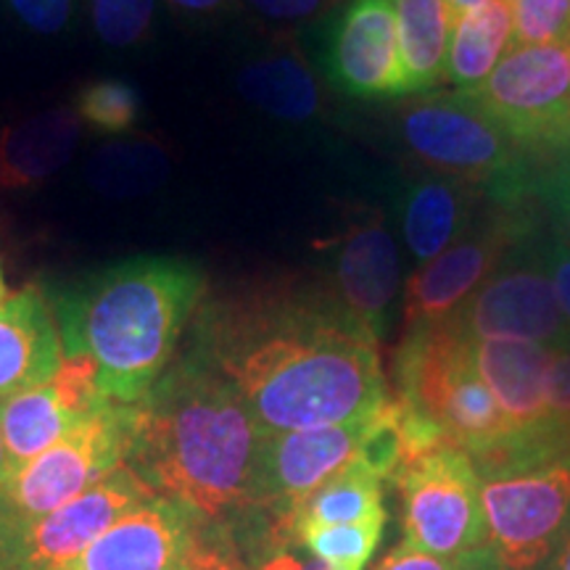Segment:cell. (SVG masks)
<instances>
[{
    "label": "cell",
    "mask_w": 570,
    "mask_h": 570,
    "mask_svg": "<svg viewBox=\"0 0 570 570\" xmlns=\"http://www.w3.org/2000/svg\"><path fill=\"white\" fill-rule=\"evenodd\" d=\"M130 404H106L59 444L13 470L0 483V533L51 515L125 465Z\"/></svg>",
    "instance_id": "52a82bcc"
},
{
    "label": "cell",
    "mask_w": 570,
    "mask_h": 570,
    "mask_svg": "<svg viewBox=\"0 0 570 570\" xmlns=\"http://www.w3.org/2000/svg\"><path fill=\"white\" fill-rule=\"evenodd\" d=\"M63 356L53 304L40 285L0 302V402L48 381Z\"/></svg>",
    "instance_id": "ac0fdd59"
},
{
    "label": "cell",
    "mask_w": 570,
    "mask_h": 570,
    "mask_svg": "<svg viewBox=\"0 0 570 570\" xmlns=\"http://www.w3.org/2000/svg\"><path fill=\"white\" fill-rule=\"evenodd\" d=\"M568 156H570V151H568Z\"/></svg>",
    "instance_id": "7bdbcfd3"
},
{
    "label": "cell",
    "mask_w": 570,
    "mask_h": 570,
    "mask_svg": "<svg viewBox=\"0 0 570 570\" xmlns=\"http://www.w3.org/2000/svg\"><path fill=\"white\" fill-rule=\"evenodd\" d=\"M468 96L525 154L570 151V40L512 46Z\"/></svg>",
    "instance_id": "9c48e42d"
},
{
    "label": "cell",
    "mask_w": 570,
    "mask_h": 570,
    "mask_svg": "<svg viewBox=\"0 0 570 570\" xmlns=\"http://www.w3.org/2000/svg\"><path fill=\"white\" fill-rule=\"evenodd\" d=\"M402 499L404 541L454 562L481 570L487 558V523L481 510V479L473 460L452 444L407 460L389 479Z\"/></svg>",
    "instance_id": "8992f818"
},
{
    "label": "cell",
    "mask_w": 570,
    "mask_h": 570,
    "mask_svg": "<svg viewBox=\"0 0 570 570\" xmlns=\"http://www.w3.org/2000/svg\"><path fill=\"white\" fill-rule=\"evenodd\" d=\"M177 11L194 13V17H212L219 13L230 0H169Z\"/></svg>",
    "instance_id": "8d00e7d4"
},
{
    "label": "cell",
    "mask_w": 570,
    "mask_h": 570,
    "mask_svg": "<svg viewBox=\"0 0 570 570\" xmlns=\"http://www.w3.org/2000/svg\"><path fill=\"white\" fill-rule=\"evenodd\" d=\"M541 256H544L547 273H550L560 315L570 331V244L558 230L541 235Z\"/></svg>",
    "instance_id": "4dcf8cb0"
},
{
    "label": "cell",
    "mask_w": 570,
    "mask_h": 570,
    "mask_svg": "<svg viewBox=\"0 0 570 570\" xmlns=\"http://www.w3.org/2000/svg\"><path fill=\"white\" fill-rule=\"evenodd\" d=\"M323 63L333 88L348 98L407 96L389 0H352L327 35Z\"/></svg>",
    "instance_id": "2e32d148"
},
{
    "label": "cell",
    "mask_w": 570,
    "mask_h": 570,
    "mask_svg": "<svg viewBox=\"0 0 570 570\" xmlns=\"http://www.w3.org/2000/svg\"><path fill=\"white\" fill-rule=\"evenodd\" d=\"M156 497L122 465L24 529L0 533V570H63L119 518Z\"/></svg>",
    "instance_id": "7c38bea8"
},
{
    "label": "cell",
    "mask_w": 570,
    "mask_h": 570,
    "mask_svg": "<svg viewBox=\"0 0 570 570\" xmlns=\"http://www.w3.org/2000/svg\"><path fill=\"white\" fill-rule=\"evenodd\" d=\"M204 291L202 267L173 256L98 269L51 302L63 354L88 356L106 402L138 404L173 362Z\"/></svg>",
    "instance_id": "3957f363"
},
{
    "label": "cell",
    "mask_w": 570,
    "mask_h": 570,
    "mask_svg": "<svg viewBox=\"0 0 570 570\" xmlns=\"http://www.w3.org/2000/svg\"><path fill=\"white\" fill-rule=\"evenodd\" d=\"M512 48V11L508 0H491L481 9L454 19L446 56V82L454 90L470 92Z\"/></svg>",
    "instance_id": "d4e9b609"
},
{
    "label": "cell",
    "mask_w": 570,
    "mask_h": 570,
    "mask_svg": "<svg viewBox=\"0 0 570 570\" xmlns=\"http://www.w3.org/2000/svg\"><path fill=\"white\" fill-rule=\"evenodd\" d=\"M24 30L35 35H63L80 9V0H0Z\"/></svg>",
    "instance_id": "f546056e"
},
{
    "label": "cell",
    "mask_w": 570,
    "mask_h": 570,
    "mask_svg": "<svg viewBox=\"0 0 570 570\" xmlns=\"http://www.w3.org/2000/svg\"><path fill=\"white\" fill-rule=\"evenodd\" d=\"M550 417L570 436V348H554L550 365Z\"/></svg>",
    "instance_id": "d6a6232c"
},
{
    "label": "cell",
    "mask_w": 570,
    "mask_h": 570,
    "mask_svg": "<svg viewBox=\"0 0 570 570\" xmlns=\"http://www.w3.org/2000/svg\"><path fill=\"white\" fill-rule=\"evenodd\" d=\"M248 3L269 19H306L312 17L325 0H248Z\"/></svg>",
    "instance_id": "e575fe53"
},
{
    "label": "cell",
    "mask_w": 570,
    "mask_h": 570,
    "mask_svg": "<svg viewBox=\"0 0 570 570\" xmlns=\"http://www.w3.org/2000/svg\"><path fill=\"white\" fill-rule=\"evenodd\" d=\"M473 356L512 431H529L550 420V365L554 348L537 341L483 336L473 338Z\"/></svg>",
    "instance_id": "d6986e66"
},
{
    "label": "cell",
    "mask_w": 570,
    "mask_h": 570,
    "mask_svg": "<svg viewBox=\"0 0 570 570\" xmlns=\"http://www.w3.org/2000/svg\"><path fill=\"white\" fill-rule=\"evenodd\" d=\"M194 570H238V568H235L233 562L227 560L223 552H219V550H214V547H212V550L206 552L204 558L196 562Z\"/></svg>",
    "instance_id": "74e56055"
},
{
    "label": "cell",
    "mask_w": 570,
    "mask_h": 570,
    "mask_svg": "<svg viewBox=\"0 0 570 570\" xmlns=\"http://www.w3.org/2000/svg\"><path fill=\"white\" fill-rule=\"evenodd\" d=\"M375 518H386L383 481L370 473L362 462H354L317 491H312L283 523L275 525L273 537L283 547H291L309 529L362 523V520Z\"/></svg>",
    "instance_id": "7402d4cb"
},
{
    "label": "cell",
    "mask_w": 570,
    "mask_h": 570,
    "mask_svg": "<svg viewBox=\"0 0 570 570\" xmlns=\"http://www.w3.org/2000/svg\"><path fill=\"white\" fill-rule=\"evenodd\" d=\"M399 402L423 412L470 460L512 431L473 356V338L452 317L410 325L394 352Z\"/></svg>",
    "instance_id": "277c9868"
},
{
    "label": "cell",
    "mask_w": 570,
    "mask_h": 570,
    "mask_svg": "<svg viewBox=\"0 0 570 570\" xmlns=\"http://www.w3.org/2000/svg\"><path fill=\"white\" fill-rule=\"evenodd\" d=\"M11 473H13V465L9 460V452H6V446H3V436H0V483L9 479Z\"/></svg>",
    "instance_id": "60d3db41"
},
{
    "label": "cell",
    "mask_w": 570,
    "mask_h": 570,
    "mask_svg": "<svg viewBox=\"0 0 570 570\" xmlns=\"http://www.w3.org/2000/svg\"><path fill=\"white\" fill-rule=\"evenodd\" d=\"M533 230L537 219L523 209V204L499 206L487 219L470 225L452 246L407 281L404 327L444 323L452 317L502 265L504 256Z\"/></svg>",
    "instance_id": "8fae6325"
},
{
    "label": "cell",
    "mask_w": 570,
    "mask_h": 570,
    "mask_svg": "<svg viewBox=\"0 0 570 570\" xmlns=\"http://www.w3.org/2000/svg\"><path fill=\"white\" fill-rule=\"evenodd\" d=\"M389 6L396 21L407 96L446 82V56L454 24L449 0H389Z\"/></svg>",
    "instance_id": "603a6c76"
},
{
    "label": "cell",
    "mask_w": 570,
    "mask_h": 570,
    "mask_svg": "<svg viewBox=\"0 0 570 570\" xmlns=\"http://www.w3.org/2000/svg\"><path fill=\"white\" fill-rule=\"evenodd\" d=\"M487 3H491V0H449V9H452L454 19H460V17H465V13L481 9V6H487Z\"/></svg>",
    "instance_id": "ab89813d"
},
{
    "label": "cell",
    "mask_w": 570,
    "mask_h": 570,
    "mask_svg": "<svg viewBox=\"0 0 570 570\" xmlns=\"http://www.w3.org/2000/svg\"><path fill=\"white\" fill-rule=\"evenodd\" d=\"M386 518L362 520L346 525H323L298 537L296 544L323 562L327 570H365L377 550Z\"/></svg>",
    "instance_id": "484cf974"
},
{
    "label": "cell",
    "mask_w": 570,
    "mask_h": 570,
    "mask_svg": "<svg viewBox=\"0 0 570 570\" xmlns=\"http://www.w3.org/2000/svg\"><path fill=\"white\" fill-rule=\"evenodd\" d=\"M370 570H460L454 562L441 560L436 554H428L423 550H415V547L402 541L394 550L383 554L381 560L375 562Z\"/></svg>",
    "instance_id": "836d02e7"
},
{
    "label": "cell",
    "mask_w": 570,
    "mask_h": 570,
    "mask_svg": "<svg viewBox=\"0 0 570 570\" xmlns=\"http://www.w3.org/2000/svg\"><path fill=\"white\" fill-rule=\"evenodd\" d=\"M508 3L515 46L570 40V0H508Z\"/></svg>",
    "instance_id": "f1b7e54d"
},
{
    "label": "cell",
    "mask_w": 570,
    "mask_h": 570,
    "mask_svg": "<svg viewBox=\"0 0 570 570\" xmlns=\"http://www.w3.org/2000/svg\"><path fill=\"white\" fill-rule=\"evenodd\" d=\"M402 288L399 248L383 214H360L336 240L333 294L375 338L386 331Z\"/></svg>",
    "instance_id": "e0dca14e"
},
{
    "label": "cell",
    "mask_w": 570,
    "mask_h": 570,
    "mask_svg": "<svg viewBox=\"0 0 570 570\" xmlns=\"http://www.w3.org/2000/svg\"><path fill=\"white\" fill-rule=\"evenodd\" d=\"M98 40L111 48H132L151 35L156 0H85Z\"/></svg>",
    "instance_id": "83f0119b"
},
{
    "label": "cell",
    "mask_w": 570,
    "mask_h": 570,
    "mask_svg": "<svg viewBox=\"0 0 570 570\" xmlns=\"http://www.w3.org/2000/svg\"><path fill=\"white\" fill-rule=\"evenodd\" d=\"M370 417L262 439L252 512H267L273 529L283 523L312 491L360 460Z\"/></svg>",
    "instance_id": "4fadbf2b"
},
{
    "label": "cell",
    "mask_w": 570,
    "mask_h": 570,
    "mask_svg": "<svg viewBox=\"0 0 570 570\" xmlns=\"http://www.w3.org/2000/svg\"><path fill=\"white\" fill-rule=\"evenodd\" d=\"M190 352L230 381L265 436L352 423L391 399L377 338L323 285L269 281L212 298Z\"/></svg>",
    "instance_id": "6da1fadb"
},
{
    "label": "cell",
    "mask_w": 570,
    "mask_h": 570,
    "mask_svg": "<svg viewBox=\"0 0 570 570\" xmlns=\"http://www.w3.org/2000/svg\"><path fill=\"white\" fill-rule=\"evenodd\" d=\"M194 510L151 497L104 531L63 570H194L212 550Z\"/></svg>",
    "instance_id": "9a60e30c"
},
{
    "label": "cell",
    "mask_w": 570,
    "mask_h": 570,
    "mask_svg": "<svg viewBox=\"0 0 570 570\" xmlns=\"http://www.w3.org/2000/svg\"><path fill=\"white\" fill-rule=\"evenodd\" d=\"M487 558L481 570H541L570 533V454L481 479Z\"/></svg>",
    "instance_id": "ba28073f"
},
{
    "label": "cell",
    "mask_w": 570,
    "mask_h": 570,
    "mask_svg": "<svg viewBox=\"0 0 570 570\" xmlns=\"http://www.w3.org/2000/svg\"><path fill=\"white\" fill-rule=\"evenodd\" d=\"M106 404L96 365L82 354H67L48 381L3 399L0 436L13 470L59 444Z\"/></svg>",
    "instance_id": "5bb4252c"
},
{
    "label": "cell",
    "mask_w": 570,
    "mask_h": 570,
    "mask_svg": "<svg viewBox=\"0 0 570 570\" xmlns=\"http://www.w3.org/2000/svg\"><path fill=\"white\" fill-rule=\"evenodd\" d=\"M537 190L544 196L547 206L554 214V230L570 244V156L560 161L550 175L541 177Z\"/></svg>",
    "instance_id": "1f68e13d"
},
{
    "label": "cell",
    "mask_w": 570,
    "mask_h": 570,
    "mask_svg": "<svg viewBox=\"0 0 570 570\" xmlns=\"http://www.w3.org/2000/svg\"><path fill=\"white\" fill-rule=\"evenodd\" d=\"M481 188L460 177L420 175L402 188L399 196V227L404 246L417 267L454 244L468 230Z\"/></svg>",
    "instance_id": "ffe728a7"
},
{
    "label": "cell",
    "mask_w": 570,
    "mask_h": 570,
    "mask_svg": "<svg viewBox=\"0 0 570 570\" xmlns=\"http://www.w3.org/2000/svg\"><path fill=\"white\" fill-rule=\"evenodd\" d=\"M9 296V285H6V275H3V265H0V302Z\"/></svg>",
    "instance_id": "b9f144b4"
},
{
    "label": "cell",
    "mask_w": 570,
    "mask_h": 570,
    "mask_svg": "<svg viewBox=\"0 0 570 570\" xmlns=\"http://www.w3.org/2000/svg\"><path fill=\"white\" fill-rule=\"evenodd\" d=\"M238 88L248 104L283 122H306L320 109L315 77L296 51H269L248 61Z\"/></svg>",
    "instance_id": "cb8c5ba5"
},
{
    "label": "cell",
    "mask_w": 570,
    "mask_h": 570,
    "mask_svg": "<svg viewBox=\"0 0 570 570\" xmlns=\"http://www.w3.org/2000/svg\"><path fill=\"white\" fill-rule=\"evenodd\" d=\"M71 109L90 130L101 135H125L138 125L140 96L125 80H92L77 90Z\"/></svg>",
    "instance_id": "4316f807"
},
{
    "label": "cell",
    "mask_w": 570,
    "mask_h": 570,
    "mask_svg": "<svg viewBox=\"0 0 570 570\" xmlns=\"http://www.w3.org/2000/svg\"><path fill=\"white\" fill-rule=\"evenodd\" d=\"M470 338L504 336L570 348V331L560 315L550 273L541 256L539 227L525 235L489 281L452 315Z\"/></svg>",
    "instance_id": "30bf717a"
},
{
    "label": "cell",
    "mask_w": 570,
    "mask_h": 570,
    "mask_svg": "<svg viewBox=\"0 0 570 570\" xmlns=\"http://www.w3.org/2000/svg\"><path fill=\"white\" fill-rule=\"evenodd\" d=\"M71 106L46 109L0 127V190L38 188L63 169L80 140Z\"/></svg>",
    "instance_id": "44dd1931"
},
{
    "label": "cell",
    "mask_w": 570,
    "mask_h": 570,
    "mask_svg": "<svg viewBox=\"0 0 570 570\" xmlns=\"http://www.w3.org/2000/svg\"><path fill=\"white\" fill-rule=\"evenodd\" d=\"M262 439L230 381L188 348L130 404L125 465L198 518H230L252 512Z\"/></svg>",
    "instance_id": "7a4b0ae2"
},
{
    "label": "cell",
    "mask_w": 570,
    "mask_h": 570,
    "mask_svg": "<svg viewBox=\"0 0 570 570\" xmlns=\"http://www.w3.org/2000/svg\"><path fill=\"white\" fill-rule=\"evenodd\" d=\"M404 146L441 175L460 177L499 206H518L537 188L531 154L491 122L468 92H428L399 114Z\"/></svg>",
    "instance_id": "5b68a950"
},
{
    "label": "cell",
    "mask_w": 570,
    "mask_h": 570,
    "mask_svg": "<svg viewBox=\"0 0 570 570\" xmlns=\"http://www.w3.org/2000/svg\"><path fill=\"white\" fill-rule=\"evenodd\" d=\"M541 570H570V533H568V539L560 544V550L552 554L550 562H547Z\"/></svg>",
    "instance_id": "f35d334b"
},
{
    "label": "cell",
    "mask_w": 570,
    "mask_h": 570,
    "mask_svg": "<svg viewBox=\"0 0 570 570\" xmlns=\"http://www.w3.org/2000/svg\"><path fill=\"white\" fill-rule=\"evenodd\" d=\"M259 570H327L323 562L306 552H281L273 554Z\"/></svg>",
    "instance_id": "d590c367"
}]
</instances>
